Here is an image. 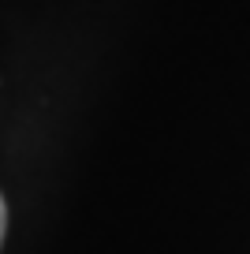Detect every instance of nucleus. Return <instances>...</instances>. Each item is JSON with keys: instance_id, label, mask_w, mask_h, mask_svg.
<instances>
[{"instance_id": "1", "label": "nucleus", "mask_w": 250, "mask_h": 254, "mask_svg": "<svg viewBox=\"0 0 250 254\" xmlns=\"http://www.w3.org/2000/svg\"><path fill=\"white\" fill-rule=\"evenodd\" d=\"M4 228H8V209H4V198H0V243H4Z\"/></svg>"}]
</instances>
